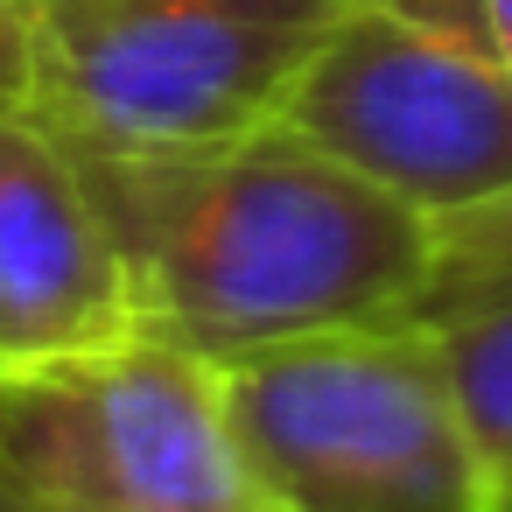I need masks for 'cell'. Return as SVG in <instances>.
Instances as JSON below:
<instances>
[{"label":"cell","instance_id":"1","mask_svg":"<svg viewBox=\"0 0 512 512\" xmlns=\"http://www.w3.org/2000/svg\"><path fill=\"white\" fill-rule=\"evenodd\" d=\"M71 162L120 246L141 323L211 365L400 323L428 281L435 225L281 120L225 148H71Z\"/></svg>","mask_w":512,"mask_h":512},{"label":"cell","instance_id":"2","mask_svg":"<svg viewBox=\"0 0 512 512\" xmlns=\"http://www.w3.org/2000/svg\"><path fill=\"white\" fill-rule=\"evenodd\" d=\"M358 0H22L29 113L85 155L225 148L288 113Z\"/></svg>","mask_w":512,"mask_h":512},{"label":"cell","instance_id":"3","mask_svg":"<svg viewBox=\"0 0 512 512\" xmlns=\"http://www.w3.org/2000/svg\"><path fill=\"white\" fill-rule=\"evenodd\" d=\"M218 379L267 512H498L428 337L400 323L267 344Z\"/></svg>","mask_w":512,"mask_h":512},{"label":"cell","instance_id":"4","mask_svg":"<svg viewBox=\"0 0 512 512\" xmlns=\"http://www.w3.org/2000/svg\"><path fill=\"white\" fill-rule=\"evenodd\" d=\"M0 477L43 512H267L218 365L148 323L0 372Z\"/></svg>","mask_w":512,"mask_h":512},{"label":"cell","instance_id":"5","mask_svg":"<svg viewBox=\"0 0 512 512\" xmlns=\"http://www.w3.org/2000/svg\"><path fill=\"white\" fill-rule=\"evenodd\" d=\"M281 127L428 225L512 197V78L379 0L323 36Z\"/></svg>","mask_w":512,"mask_h":512},{"label":"cell","instance_id":"6","mask_svg":"<svg viewBox=\"0 0 512 512\" xmlns=\"http://www.w3.org/2000/svg\"><path fill=\"white\" fill-rule=\"evenodd\" d=\"M134 323V281L71 148L36 113H0V372Z\"/></svg>","mask_w":512,"mask_h":512},{"label":"cell","instance_id":"7","mask_svg":"<svg viewBox=\"0 0 512 512\" xmlns=\"http://www.w3.org/2000/svg\"><path fill=\"white\" fill-rule=\"evenodd\" d=\"M414 337H428V351H435V365H442V379L470 421V442H477V456L505 498L512 491V295L463 309V316L414 330Z\"/></svg>","mask_w":512,"mask_h":512},{"label":"cell","instance_id":"8","mask_svg":"<svg viewBox=\"0 0 512 512\" xmlns=\"http://www.w3.org/2000/svg\"><path fill=\"white\" fill-rule=\"evenodd\" d=\"M379 8L449 36L456 50H470V57H484L491 71L512 78V0H379Z\"/></svg>","mask_w":512,"mask_h":512},{"label":"cell","instance_id":"9","mask_svg":"<svg viewBox=\"0 0 512 512\" xmlns=\"http://www.w3.org/2000/svg\"><path fill=\"white\" fill-rule=\"evenodd\" d=\"M29 15L22 0H0V113H29Z\"/></svg>","mask_w":512,"mask_h":512},{"label":"cell","instance_id":"10","mask_svg":"<svg viewBox=\"0 0 512 512\" xmlns=\"http://www.w3.org/2000/svg\"><path fill=\"white\" fill-rule=\"evenodd\" d=\"M0 512H43V505H36V498H22L8 477H0Z\"/></svg>","mask_w":512,"mask_h":512},{"label":"cell","instance_id":"11","mask_svg":"<svg viewBox=\"0 0 512 512\" xmlns=\"http://www.w3.org/2000/svg\"><path fill=\"white\" fill-rule=\"evenodd\" d=\"M498 512H512V491H505V498H498Z\"/></svg>","mask_w":512,"mask_h":512}]
</instances>
